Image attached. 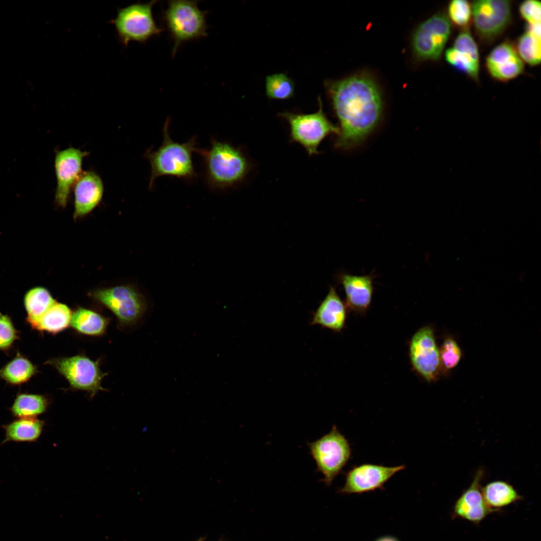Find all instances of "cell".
I'll use <instances>...</instances> for the list:
<instances>
[{
  "mask_svg": "<svg viewBox=\"0 0 541 541\" xmlns=\"http://www.w3.org/2000/svg\"><path fill=\"white\" fill-rule=\"evenodd\" d=\"M446 61L453 67L477 81L479 55L477 44L470 32L464 29L456 38L452 47L445 52Z\"/></svg>",
  "mask_w": 541,
  "mask_h": 541,
  "instance_id": "cell-16",
  "label": "cell"
},
{
  "mask_svg": "<svg viewBox=\"0 0 541 541\" xmlns=\"http://www.w3.org/2000/svg\"><path fill=\"white\" fill-rule=\"evenodd\" d=\"M515 48L523 62L531 66L539 65L541 57V26L527 25L525 32L518 39Z\"/></svg>",
  "mask_w": 541,
  "mask_h": 541,
  "instance_id": "cell-25",
  "label": "cell"
},
{
  "mask_svg": "<svg viewBox=\"0 0 541 541\" xmlns=\"http://www.w3.org/2000/svg\"><path fill=\"white\" fill-rule=\"evenodd\" d=\"M45 425L44 420L34 418H21L3 425L5 439L1 444L12 441L33 442L40 438Z\"/></svg>",
  "mask_w": 541,
  "mask_h": 541,
  "instance_id": "cell-21",
  "label": "cell"
},
{
  "mask_svg": "<svg viewBox=\"0 0 541 541\" xmlns=\"http://www.w3.org/2000/svg\"><path fill=\"white\" fill-rule=\"evenodd\" d=\"M72 314L66 305L56 302L31 327L42 332L57 334L70 325Z\"/></svg>",
  "mask_w": 541,
  "mask_h": 541,
  "instance_id": "cell-23",
  "label": "cell"
},
{
  "mask_svg": "<svg viewBox=\"0 0 541 541\" xmlns=\"http://www.w3.org/2000/svg\"><path fill=\"white\" fill-rule=\"evenodd\" d=\"M405 468L404 465L386 466L363 464L355 466L346 473L345 484L339 492L362 493L382 488L393 475Z\"/></svg>",
  "mask_w": 541,
  "mask_h": 541,
  "instance_id": "cell-14",
  "label": "cell"
},
{
  "mask_svg": "<svg viewBox=\"0 0 541 541\" xmlns=\"http://www.w3.org/2000/svg\"><path fill=\"white\" fill-rule=\"evenodd\" d=\"M410 357L414 368L428 382L436 379L441 367L439 350L432 329L425 327L412 338Z\"/></svg>",
  "mask_w": 541,
  "mask_h": 541,
  "instance_id": "cell-13",
  "label": "cell"
},
{
  "mask_svg": "<svg viewBox=\"0 0 541 541\" xmlns=\"http://www.w3.org/2000/svg\"><path fill=\"white\" fill-rule=\"evenodd\" d=\"M89 155V152L73 147L56 152L54 166L57 187L55 202L58 206L66 207L71 190L83 172V160Z\"/></svg>",
  "mask_w": 541,
  "mask_h": 541,
  "instance_id": "cell-12",
  "label": "cell"
},
{
  "mask_svg": "<svg viewBox=\"0 0 541 541\" xmlns=\"http://www.w3.org/2000/svg\"><path fill=\"white\" fill-rule=\"evenodd\" d=\"M90 296L111 311L123 325L136 323L147 308L145 297L130 286L97 290L91 293Z\"/></svg>",
  "mask_w": 541,
  "mask_h": 541,
  "instance_id": "cell-9",
  "label": "cell"
},
{
  "mask_svg": "<svg viewBox=\"0 0 541 541\" xmlns=\"http://www.w3.org/2000/svg\"><path fill=\"white\" fill-rule=\"evenodd\" d=\"M56 302L46 289L38 287L28 291L24 297L27 322L31 326Z\"/></svg>",
  "mask_w": 541,
  "mask_h": 541,
  "instance_id": "cell-28",
  "label": "cell"
},
{
  "mask_svg": "<svg viewBox=\"0 0 541 541\" xmlns=\"http://www.w3.org/2000/svg\"><path fill=\"white\" fill-rule=\"evenodd\" d=\"M19 334L11 318L0 313V351H6L11 349L19 339Z\"/></svg>",
  "mask_w": 541,
  "mask_h": 541,
  "instance_id": "cell-32",
  "label": "cell"
},
{
  "mask_svg": "<svg viewBox=\"0 0 541 541\" xmlns=\"http://www.w3.org/2000/svg\"><path fill=\"white\" fill-rule=\"evenodd\" d=\"M45 364L54 367L68 381L72 389L83 390L92 398L99 391H105L101 386L102 379L107 375L100 368L99 361H94L84 355L60 357L47 361Z\"/></svg>",
  "mask_w": 541,
  "mask_h": 541,
  "instance_id": "cell-8",
  "label": "cell"
},
{
  "mask_svg": "<svg viewBox=\"0 0 541 541\" xmlns=\"http://www.w3.org/2000/svg\"><path fill=\"white\" fill-rule=\"evenodd\" d=\"M49 404V399L44 395L20 393L9 410L17 418H34L45 413Z\"/></svg>",
  "mask_w": 541,
  "mask_h": 541,
  "instance_id": "cell-24",
  "label": "cell"
},
{
  "mask_svg": "<svg viewBox=\"0 0 541 541\" xmlns=\"http://www.w3.org/2000/svg\"><path fill=\"white\" fill-rule=\"evenodd\" d=\"M199 541H201V540H199Z\"/></svg>",
  "mask_w": 541,
  "mask_h": 541,
  "instance_id": "cell-35",
  "label": "cell"
},
{
  "mask_svg": "<svg viewBox=\"0 0 541 541\" xmlns=\"http://www.w3.org/2000/svg\"><path fill=\"white\" fill-rule=\"evenodd\" d=\"M108 323V318L97 312L79 308L72 313L70 325L80 333L97 336L105 332Z\"/></svg>",
  "mask_w": 541,
  "mask_h": 541,
  "instance_id": "cell-22",
  "label": "cell"
},
{
  "mask_svg": "<svg viewBox=\"0 0 541 541\" xmlns=\"http://www.w3.org/2000/svg\"><path fill=\"white\" fill-rule=\"evenodd\" d=\"M451 33V23L444 13H438L421 23L412 38L413 52L421 60L440 59Z\"/></svg>",
  "mask_w": 541,
  "mask_h": 541,
  "instance_id": "cell-10",
  "label": "cell"
},
{
  "mask_svg": "<svg viewBox=\"0 0 541 541\" xmlns=\"http://www.w3.org/2000/svg\"><path fill=\"white\" fill-rule=\"evenodd\" d=\"M167 5L162 19L174 43V56L183 43L207 35V12L199 9L196 1H169Z\"/></svg>",
  "mask_w": 541,
  "mask_h": 541,
  "instance_id": "cell-4",
  "label": "cell"
},
{
  "mask_svg": "<svg viewBox=\"0 0 541 541\" xmlns=\"http://www.w3.org/2000/svg\"><path fill=\"white\" fill-rule=\"evenodd\" d=\"M317 469L324 476L321 481L330 486L346 465L351 455L348 440L334 425L321 438L308 443Z\"/></svg>",
  "mask_w": 541,
  "mask_h": 541,
  "instance_id": "cell-5",
  "label": "cell"
},
{
  "mask_svg": "<svg viewBox=\"0 0 541 541\" xmlns=\"http://www.w3.org/2000/svg\"><path fill=\"white\" fill-rule=\"evenodd\" d=\"M484 471H477L470 486L456 500L453 507V516L478 524L490 513L497 511L485 502L481 492L480 482Z\"/></svg>",
  "mask_w": 541,
  "mask_h": 541,
  "instance_id": "cell-17",
  "label": "cell"
},
{
  "mask_svg": "<svg viewBox=\"0 0 541 541\" xmlns=\"http://www.w3.org/2000/svg\"><path fill=\"white\" fill-rule=\"evenodd\" d=\"M376 541H399L397 538L392 536H384L378 538Z\"/></svg>",
  "mask_w": 541,
  "mask_h": 541,
  "instance_id": "cell-34",
  "label": "cell"
},
{
  "mask_svg": "<svg viewBox=\"0 0 541 541\" xmlns=\"http://www.w3.org/2000/svg\"><path fill=\"white\" fill-rule=\"evenodd\" d=\"M521 17L527 22V26H537L541 24V4L534 0L523 2L519 6Z\"/></svg>",
  "mask_w": 541,
  "mask_h": 541,
  "instance_id": "cell-33",
  "label": "cell"
},
{
  "mask_svg": "<svg viewBox=\"0 0 541 541\" xmlns=\"http://www.w3.org/2000/svg\"><path fill=\"white\" fill-rule=\"evenodd\" d=\"M156 2L135 4L118 9L116 18L111 22L121 44L127 46L130 41L144 43L162 32L163 30L157 25L152 15V7Z\"/></svg>",
  "mask_w": 541,
  "mask_h": 541,
  "instance_id": "cell-7",
  "label": "cell"
},
{
  "mask_svg": "<svg viewBox=\"0 0 541 541\" xmlns=\"http://www.w3.org/2000/svg\"><path fill=\"white\" fill-rule=\"evenodd\" d=\"M37 372V367L18 352L12 360L0 369V377L9 384L19 385L27 382Z\"/></svg>",
  "mask_w": 541,
  "mask_h": 541,
  "instance_id": "cell-27",
  "label": "cell"
},
{
  "mask_svg": "<svg viewBox=\"0 0 541 541\" xmlns=\"http://www.w3.org/2000/svg\"><path fill=\"white\" fill-rule=\"evenodd\" d=\"M75 219L91 212L101 202L104 184L101 177L93 171H83L73 187Z\"/></svg>",
  "mask_w": 541,
  "mask_h": 541,
  "instance_id": "cell-18",
  "label": "cell"
},
{
  "mask_svg": "<svg viewBox=\"0 0 541 541\" xmlns=\"http://www.w3.org/2000/svg\"><path fill=\"white\" fill-rule=\"evenodd\" d=\"M439 354L441 365L446 370L456 367L461 357L460 348L455 341L450 338L444 341Z\"/></svg>",
  "mask_w": 541,
  "mask_h": 541,
  "instance_id": "cell-31",
  "label": "cell"
},
{
  "mask_svg": "<svg viewBox=\"0 0 541 541\" xmlns=\"http://www.w3.org/2000/svg\"><path fill=\"white\" fill-rule=\"evenodd\" d=\"M485 67L494 79L507 82L520 75L524 71V62L515 47L508 41L496 46L485 59Z\"/></svg>",
  "mask_w": 541,
  "mask_h": 541,
  "instance_id": "cell-15",
  "label": "cell"
},
{
  "mask_svg": "<svg viewBox=\"0 0 541 541\" xmlns=\"http://www.w3.org/2000/svg\"><path fill=\"white\" fill-rule=\"evenodd\" d=\"M373 279L372 275L355 276L343 273L339 275L348 307L358 312L365 311L369 308L374 290Z\"/></svg>",
  "mask_w": 541,
  "mask_h": 541,
  "instance_id": "cell-19",
  "label": "cell"
},
{
  "mask_svg": "<svg viewBox=\"0 0 541 541\" xmlns=\"http://www.w3.org/2000/svg\"><path fill=\"white\" fill-rule=\"evenodd\" d=\"M325 87L340 128L335 145L347 149L363 141L376 127L383 111L381 93L375 81L365 74L329 81Z\"/></svg>",
  "mask_w": 541,
  "mask_h": 541,
  "instance_id": "cell-1",
  "label": "cell"
},
{
  "mask_svg": "<svg viewBox=\"0 0 541 541\" xmlns=\"http://www.w3.org/2000/svg\"><path fill=\"white\" fill-rule=\"evenodd\" d=\"M471 5L475 31L483 40L495 39L510 23L512 14L510 1L479 0L473 1Z\"/></svg>",
  "mask_w": 541,
  "mask_h": 541,
  "instance_id": "cell-11",
  "label": "cell"
},
{
  "mask_svg": "<svg viewBox=\"0 0 541 541\" xmlns=\"http://www.w3.org/2000/svg\"><path fill=\"white\" fill-rule=\"evenodd\" d=\"M317 112L311 114L285 112L280 114L290 126L291 140L302 145L310 156L318 154V147L328 135L339 132V128L327 118L323 110L321 98Z\"/></svg>",
  "mask_w": 541,
  "mask_h": 541,
  "instance_id": "cell-6",
  "label": "cell"
},
{
  "mask_svg": "<svg viewBox=\"0 0 541 541\" xmlns=\"http://www.w3.org/2000/svg\"><path fill=\"white\" fill-rule=\"evenodd\" d=\"M346 318V306L340 298L336 289L331 287L326 298L314 314L311 324L320 325L339 332L344 326Z\"/></svg>",
  "mask_w": 541,
  "mask_h": 541,
  "instance_id": "cell-20",
  "label": "cell"
},
{
  "mask_svg": "<svg viewBox=\"0 0 541 541\" xmlns=\"http://www.w3.org/2000/svg\"><path fill=\"white\" fill-rule=\"evenodd\" d=\"M481 492L486 504L495 509L520 500L523 497L511 485L500 480L488 483L481 487Z\"/></svg>",
  "mask_w": 541,
  "mask_h": 541,
  "instance_id": "cell-26",
  "label": "cell"
},
{
  "mask_svg": "<svg viewBox=\"0 0 541 541\" xmlns=\"http://www.w3.org/2000/svg\"><path fill=\"white\" fill-rule=\"evenodd\" d=\"M450 22L461 28H466L470 23L471 5L466 0H453L448 6V16Z\"/></svg>",
  "mask_w": 541,
  "mask_h": 541,
  "instance_id": "cell-30",
  "label": "cell"
},
{
  "mask_svg": "<svg viewBox=\"0 0 541 541\" xmlns=\"http://www.w3.org/2000/svg\"><path fill=\"white\" fill-rule=\"evenodd\" d=\"M265 91L269 99H288L294 96L295 86L292 80L285 74H275L266 77Z\"/></svg>",
  "mask_w": 541,
  "mask_h": 541,
  "instance_id": "cell-29",
  "label": "cell"
},
{
  "mask_svg": "<svg viewBox=\"0 0 541 541\" xmlns=\"http://www.w3.org/2000/svg\"><path fill=\"white\" fill-rule=\"evenodd\" d=\"M195 152L202 158L204 180L212 189L236 186L244 179L250 169L241 150L227 142L212 138L209 149L197 147Z\"/></svg>",
  "mask_w": 541,
  "mask_h": 541,
  "instance_id": "cell-2",
  "label": "cell"
},
{
  "mask_svg": "<svg viewBox=\"0 0 541 541\" xmlns=\"http://www.w3.org/2000/svg\"><path fill=\"white\" fill-rule=\"evenodd\" d=\"M168 118L163 129V140L156 150L148 149L144 156L149 161L151 174L149 188L153 187L155 180L159 177L170 176L191 181L197 174L192 160V153L196 149V136L186 142L180 143L173 140L170 136Z\"/></svg>",
  "mask_w": 541,
  "mask_h": 541,
  "instance_id": "cell-3",
  "label": "cell"
}]
</instances>
